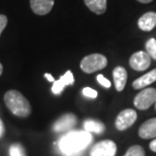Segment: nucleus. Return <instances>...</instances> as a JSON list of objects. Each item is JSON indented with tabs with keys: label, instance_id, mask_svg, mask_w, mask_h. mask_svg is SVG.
Segmentation results:
<instances>
[{
	"label": "nucleus",
	"instance_id": "nucleus-19",
	"mask_svg": "<svg viewBox=\"0 0 156 156\" xmlns=\"http://www.w3.org/2000/svg\"><path fill=\"white\" fill-rule=\"evenodd\" d=\"M10 156H26V151L20 144H13L9 148Z\"/></svg>",
	"mask_w": 156,
	"mask_h": 156
},
{
	"label": "nucleus",
	"instance_id": "nucleus-15",
	"mask_svg": "<svg viewBox=\"0 0 156 156\" xmlns=\"http://www.w3.org/2000/svg\"><path fill=\"white\" fill-rule=\"evenodd\" d=\"M84 3L96 14H102L107 10V0H84Z\"/></svg>",
	"mask_w": 156,
	"mask_h": 156
},
{
	"label": "nucleus",
	"instance_id": "nucleus-8",
	"mask_svg": "<svg viewBox=\"0 0 156 156\" xmlns=\"http://www.w3.org/2000/svg\"><path fill=\"white\" fill-rule=\"evenodd\" d=\"M77 118L73 114H65L61 118H59L53 125V131L56 133L69 132L76 125Z\"/></svg>",
	"mask_w": 156,
	"mask_h": 156
},
{
	"label": "nucleus",
	"instance_id": "nucleus-24",
	"mask_svg": "<svg viewBox=\"0 0 156 156\" xmlns=\"http://www.w3.org/2000/svg\"><path fill=\"white\" fill-rule=\"evenodd\" d=\"M149 147L153 152H156V138L154 140H152L150 142V144H149Z\"/></svg>",
	"mask_w": 156,
	"mask_h": 156
},
{
	"label": "nucleus",
	"instance_id": "nucleus-25",
	"mask_svg": "<svg viewBox=\"0 0 156 156\" xmlns=\"http://www.w3.org/2000/svg\"><path fill=\"white\" fill-rule=\"evenodd\" d=\"M45 77L48 79V81H50V82H54V81H55L54 77H53L50 73H45Z\"/></svg>",
	"mask_w": 156,
	"mask_h": 156
},
{
	"label": "nucleus",
	"instance_id": "nucleus-3",
	"mask_svg": "<svg viewBox=\"0 0 156 156\" xmlns=\"http://www.w3.org/2000/svg\"><path fill=\"white\" fill-rule=\"evenodd\" d=\"M108 59L101 54H91L82 59L80 62V68L87 74L96 72L107 67Z\"/></svg>",
	"mask_w": 156,
	"mask_h": 156
},
{
	"label": "nucleus",
	"instance_id": "nucleus-28",
	"mask_svg": "<svg viewBox=\"0 0 156 156\" xmlns=\"http://www.w3.org/2000/svg\"><path fill=\"white\" fill-rule=\"evenodd\" d=\"M155 110H156V102H155Z\"/></svg>",
	"mask_w": 156,
	"mask_h": 156
},
{
	"label": "nucleus",
	"instance_id": "nucleus-4",
	"mask_svg": "<svg viewBox=\"0 0 156 156\" xmlns=\"http://www.w3.org/2000/svg\"><path fill=\"white\" fill-rule=\"evenodd\" d=\"M156 102V89L145 88L141 90L134 98V105L139 110L145 111Z\"/></svg>",
	"mask_w": 156,
	"mask_h": 156
},
{
	"label": "nucleus",
	"instance_id": "nucleus-9",
	"mask_svg": "<svg viewBox=\"0 0 156 156\" xmlns=\"http://www.w3.org/2000/svg\"><path fill=\"white\" fill-rule=\"evenodd\" d=\"M73 84H74L73 73L71 72L70 70H68L64 75H62L58 80H55L54 82H53L52 92L56 95L61 94L65 87L69 86V85H73Z\"/></svg>",
	"mask_w": 156,
	"mask_h": 156
},
{
	"label": "nucleus",
	"instance_id": "nucleus-17",
	"mask_svg": "<svg viewBox=\"0 0 156 156\" xmlns=\"http://www.w3.org/2000/svg\"><path fill=\"white\" fill-rule=\"evenodd\" d=\"M146 53L150 56V58L156 60V40L150 39L146 43Z\"/></svg>",
	"mask_w": 156,
	"mask_h": 156
},
{
	"label": "nucleus",
	"instance_id": "nucleus-27",
	"mask_svg": "<svg viewBox=\"0 0 156 156\" xmlns=\"http://www.w3.org/2000/svg\"><path fill=\"white\" fill-rule=\"evenodd\" d=\"M2 72H3V66H2V64L0 63V76H1Z\"/></svg>",
	"mask_w": 156,
	"mask_h": 156
},
{
	"label": "nucleus",
	"instance_id": "nucleus-7",
	"mask_svg": "<svg viewBox=\"0 0 156 156\" xmlns=\"http://www.w3.org/2000/svg\"><path fill=\"white\" fill-rule=\"evenodd\" d=\"M130 66L136 71H144L150 66L151 58L147 53L144 51L136 52L130 58Z\"/></svg>",
	"mask_w": 156,
	"mask_h": 156
},
{
	"label": "nucleus",
	"instance_id": "nucleus-21",
	"mask_svg": "<svg viewBox=\"0 0 156 156\" xmlns=\"http://www.w3.org/2000/svg\"><path fill=\"white\" fill-rule=\"evenodd\" d=\"M96 80H98V82L101 84V86L105 87V88H110L112 83L111 81L108 79V78H105L104 75H101V74H98V76H96Z\"/></svg>",
	"mask_w": 156,
	"mask_h": 156
},
{
	"label": "nucleus",
	"instance_id": "nucleus-12",
	"mask_svg": "<svg viewBox=\"0 0 156 156\" xmlns=\"http://www.w3.org/2000/svg\"><path fill=\"white\" fill-rule=\"evenodd\" d=\"M138 27L141 30L150 32L156 27V13L153 11L143 14L138 20Z\"/></svg>",
	"mask_w": 156,
	"mask_h": 156
},
{
	"label": "nucleus",
	"instance_id": "nucleus-10",
	"mask_svg": "<svg viewBox=\"0 0 156 156\" xmlns=\"http://www.w3.org/2000/svg\"><path fill=\"white\" fill-rule=\"evenodd\" d=\"M30 8L38 15H46L52 10L54 0H30Z\"/></svg>",
	"mask_w": 156,
	"mask_h": 156
},
{
	"label": "nucleus",
	"instance_id": "nucleus-22",
	"mask_svg": "<svg viewBox=\"0 0 156 156\" xmlns=\"http://www.w3.org/2000/svg\"><path fill=\"white\" fill-rule=\"evenodd\" d=\"M7 26V17L4 14H0V36L3 32V30L5 29Z\"/></svg>",
	"mask_w": 156,
	"mask_h": 156
},
{
	"label": "nucleus",
	"instance_id": "nucleus-16",
	"mask_svg": "<svg viewBox=\"0 0 156 156\" xmlns=\"http://www.w3.org/2000/svg\"><path fill=\"white\" fill-rule=\"evenodd\" d=\"M84 131L88 133H96L101 134L105 131V125L99 121L92 120V119H88V120L84 121L83 123Z\"/></svg>",
	"mask_w": 156,
	"mask_h": 156
},
{
	"label": "nucleus",
	"instance_id": "nucleus-6",
	"mask_svg": "<svg viewBox=\"0 0 156 156\" xmlns=\"http://www.w3.org/2000/svg\"><path fill=\"white\" fill-rule=\"evenodd\" d=\"M137 120V113L132 108L121 112L116 119V128L119 131H125L130 128Z\"/></svg>",
	"mask_w": 156,
	"mask_h": 156
},
{
	"label": "nucleus",
	"instance_id": "nucleus-5",
	"mask_svg": "<svg viewBox=\"0 0 156 156\" xmlns=\"http://www.w3.org/2000/svg\"><path fill=\"white\" fill-rule=\"evenodd\" d=\"M117 145L112 140H104L93 146L90 150V156H115Z\"/></svg>",
	"mask_w": 156,
	"mask_h": 156
},
{
	"label": "nucleus",
	"instance_id": "nucleus-26",
	"mask_svg": "<svg viewBox=\"0 0 156 156\" xmlns=\"http://www.w3.org/2000/svg\"><path fill=\"white\" fill-rule=\"evenodd\" d=\"M137 1L141 2V3H150L152 0H137Z\"/></svg>",
	"mask_w": 156,
	"mask_h": 156
},
{
	"label": "nucleus",
	"instance_id": "nucleus-1",
	"mask_svg": "<svg viewBox=\"0 0 156 156\" xmlns=\"http://www.w3.org/2000/svg\"><path fill=\"white\" fill-rule=\"evenodd\" d=\"M92 142L91 134L86 131H69L61 137L58 146L66 156L81 153Z\"/></svg>",
	"mask_w": 156,
	"mask_h": 156
},
{
	"label": "nucleus",
	"instance_id": "nucleus-2",
	"mask_svg": "<svg viewBox=\"0 0 156 156\" xmlns=\"http://www.w3.org/2000/svg\"><path fill=\"white\" fill-rule=\"evenodd\" d=\"M4 102L8 110L16 117L27 118L32 113L29 101L18 90H8L4 94Z\"/></svg>",
	"mask_w": 156,
	"mask_h": 156
},
{
	"label": "nucleus",
	"instance_id": "nucleus-14",
	"mask_svg": "<svg viewBox=\"0 0 156 156\" xmlns=\"http://www.w3.org/2000/svg\"><path fill=\"white\" fill-rule=\"evenodd\" d=\"M156 81V69H153L150 72L144 74L143 76L139 77L138 79H136L133 82L132 86L134 89H143L148 85H150L151 83H153Z\"/></svg>",
	"mask_w": 156,
	"mask_h": 156
},
{
	"label": "nucleus",
	"instance_id": "nucleus-23",
	"mask_svg": "<svg viewBox=\"0 0 156 156\" xmlns=\"http://www.w3.org/2000/svg\"><path fill=\"white\" fill-rule=\"evenodd\" d=\"M5 132V127H4V124H3V122L1 121V119H0V138L3 136V134Z\"/></svg>",
	"mask_w": 156,
	"mask_h": 156
},
{
	"label": "nucleus",
	"instance_id": "nucleus-18",
	"mask_svg": "<svg viewBox=\"0 0 156 156\" xmlns=\"http://www.w3.org/2000/svg\"><path fill=\"white\" fill-rule=\"evenodd\" d=\"M124 156H145V151L141 146L134 145L128 149Z\"/></svg>",
	"mask_w": 156,
	"mask_h": 156
},
{
	"label": "nucleus",
	"instance_id": "nucleus-11",
	"mask_svg": "<svg viewBox=\"0 0 156 156\" xmlns=\"http://www.w3.org/2000/svg\"><path fill=\"white\" fill-rule=\"evenodd\" d=\"M138 134L142 139L156 138V118L144 122L139 128Z\"/></svg>",
	"mask_w": 156,
	"mask_h": 156
},
{
	"label": "nucleus",
	"instance_id": "nucleus-20",
	"mask_svg": "<svg viewBox=\"0 0 156 156\" xmlns=\"http://www.w3.org/2000/svg\"><path fill=\"white\" fill-rule=\"evenodd\" d=\"M82 94L88 98H98V91L90 87H84L82 89Z\"/></svg>",
	"mask_w": 156,
	"mask_h": 156
},
{
	"label": "nucleus",
	"instance_id": "nucleus-13",
	"mask_svg": "<svg viewBox=\"0 0 156 156\" xmlns=\"http://www.w3.org/2000/svg\"><path fill=\"white\" fill-rule=\"evenodd\" d=\"M113 77L115 81V86L118 91H122L127 83V78H128V73L126 69L122 66H118L114 69L113 71Z\"/></svg>",
	"mask_w": 156,
	"mask_h": 156
}]
</instances>
